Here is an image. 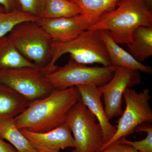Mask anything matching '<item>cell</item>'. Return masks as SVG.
Listing matches in <instances>:
<instances>
[{
    "label": "cell",
    "instance_id": "obj_8",
    "mask_svg": "<svg viewBox=\"0 0 152 152\" xmlns=\"http://www.w3.org/2000/svg\"><path fill=\"white\" fill-rule=\"evenodd\" d=\"M0 83L30 102L45 97L55 90L42 69L37 67L0 71Z\"/></svg>",
    "mask_w": 152,
    "mask_h": 152
},
{
    "label": "cell",
    "instance_id": "obj_24",
    "mask_svg": "<svg viewBox=\"0 0 152 152\" xmlns=\"http://www.w3.org/2000/svg\"><path fill=\"white\" fill-rule=\"evenodd\" d=\"M0 6L6 12L21 11L19 0H0Z\"/></svg>",
    "mask_w": 152,
    "mask_h": 152
},
{
    "label": "cell",
    "instance_id": "obj_1",
    "mask_svg": "<svg viewBox=\"0 0 152 152\" xmlns=\"http://www.w3.org/2000/svg\"><path fill=\"white\" fill-rule=\"evenodd\" d=\"M80 98L76 87L54 90L45 97L31 102L23 112L14 119L19 129L43 133L59 126Z\"/></svg>",
    "mask_w": 152,
    "mask_h": 152
},
{
    "label": "cell",
    "instance_id": "obj_28",
    "mask_svg": "<svg viewBox=\"0 0 152 152\" xmlns=\"http://www.w3.org/2000/svg\"><path fill=\"white\" fill-rule=\"evenodd\" d=\"M70 152H78V151L75 149V150H72V151H71Z\"/></svg>",
    "mask_w": 152,
    "mask_h": 152
},
{
    "label": "cell",
    "instance_id": "obj_14",
    "mask_svg": "<svg viewBox=\"0 0 152 152\" xmlns=\"http://www.w3.org/2000/svg\"><path fill=\"white\" fill-rule=\"evenodd\" d=\"M31 102L0 83V122L15 118L25 110Z\"/></svg>",
    "mask_w": 152,
    "mask_h": 152
},
{
    "label": "cell",
    "instance_id": "obj_5",
    "mask_svg": "<svg viewBox=\"0 0 152 152\" xmlns=\"http://www.w3.org/2000/svg\"><path fill=\"white\" fill-rule=\"evenodd\" d=\"M116 68L113 66H89L70 58L64 66L58 67L45 76L54 89H65L83 85L100 87L110 80Z\"/></svg>",
    "mask_w": 152,
    "mask_h": 152
},
{
    "label": "cell",
    "instance_id": "obj_25",
    "mask_svg": "<svg viewBox=\"0 0 152 152\" xmlns=\"http://www.w3.org/2000/svg\"><path fill=\"white\" fill-rule=\"evenodd\" d=\"M0 152H18L12 145L0 137Z\"/></svg>",
    "mask_w": 152,
    "mask_h": 152
},
{
    "label": "cell",
    "instance_id": "obj_2",
    "mask_svg": "<svg viewBox=\"0 0 152 152\" xmlns=\"http://www.w3.org/2000/svg\"><path fill=\"white\" fill-rule=\"evenodd\" d=\"M140 26L152 27L151 10L145 0H119L115 8L102 15L88 29L107 31L117 44L127 45Z\"/></svg>",
    "mask_w": 152,
    "mask_h": 152
},
{
    "label": "cell",
    "instance_id": "obj_18",
    "mask_svg": "<svg viewBox=\"0 0 152 152\" xmlns=\"http://www.w3.org/2000/svg\"><path fill=\"white\" fill-rule=\"evenodd\" d=\"M0 137L9 142L18 152H38L17 127L14 119L0 122Z\"/></svg>",
    "mask_w": 152,
    "mask_h": 152
},
{
    "label": "cell",
    "instance_id": "obj_3",
    "mask_svg": "<svg viewBox=\"0 0 152 152\" xmlns=\"http://www.w3.org/2000/svg\"><path fill=\"white\" fill-rule=\"evenodd\" d=\"M69 53L70 58L82 64H100L112 66L110 56L100 31L87 29L75 39L67 42H53L50 61L42 69L47 75L58 68L57 61L63 55Z\"/></svg>",
    "mask_w": 152,
    "mask_h": 152
},
{
    "label": "cell",
    "instance_id": "obj_16",
    "mask_svg": "<svg viewBox=\"0 0 152 152\" xmlns=\"http://www.w3.org/2000/svg\"><path fill=\"white\" fill-rule=\"evenodd\" d=\"M130 54L142 63L152 55V27L140 26L133 32L132 41L127 45Z\"/></svg>",
    "mask_w": 152,
    "mask_h": 152
},
{
    "label": "cell",
    "instance_id": "obj_13",
    "mask_svg": "<svg viewBox=\"0 0 152 152\" xmlns=\"http://www.w3.org/2000/svg\"><path fill=\"white\" fill-rule=\"evenodd\" d=\"M100 32L107 50L112 66L116 67H123L145 73H152L151 66L139 62L130 53L122 48L114 41L109 32L106 31Z\"/></svg>",
    "mask_w": 152,
    "mask_h": 152
},
{
    "label": "cell",
    "instance_id": "obj_9",
    "mask_svg": "<svg viewBox=\"0 0 152 152\" xmlns=\"http://www.w3.org/2000/svg\"><path fill=\"white\" fill-rule=\"evenodd\" d=\"M141 81L139 71L123 67L116 68L112 78L103 86L104 109L109 120L122 114L124 93L128 88L140 84Z\"/></svg>",
    "mask_w": 152,
    "mask_h": 152
},
{
    "label": "cell",
    "instance_id": "obj_26",
    "mask_svg": "<svg viewBox=\"0 0 152 152\" xmlns=\"http://www.w3.org/2000/svg\"><path fill=\"white\" fill-rule=\"evenodd\" d=\"M146 4L147 7H148L150 10H152V0H145Z\"/></svg>",
    "mask_w": 152,
    "mask_h": 152
},
{
    "label": "cell",
    "instance_id": "obj_7",
    "mask_svg": "<svg viewBox=\"0 0 152 152\" xmlns=\"http://www.w3.org/2000/svg\"><path fill=\"white\" fill-rule=\"evenodd\" d=\"M123 98L126 108L118 121L115 134L98 152L135 132L140 125L152 123V110L149 103L152 96L148 89L138 93L132 88H128L124 93Z\"/></svg>",
    "mask_w": 152,
    "mask_h": 152
},
{
    "label": "cell",
    "instance_id": "obj_20",
    "mask_svg": "<svg viewBox=\"0 0 152 152\" xmlns=\"http://www.w3.org/2000/svg\"><path fill=\"white\" fill-rule=\"evenodd\" d=\"M40 19L22 11L11 12H0V39L7 35L18 24L27 21H38Z\"/></svg>",
    "mask_w": 152,
    "mask_h": 152
},
{
    "label": "cell",
    "instance_id": "obj_21",
    "mask_svg": "<svg viewBox=\"0 0 152 152\" xmlns=\"http://www.w3.org/2000/svg\"><path fill=\"white\" fill-rule=\"evenodd\" d=\"M145 132L147 133L146 137L143 140L137 141H132L123 138L117 142L130 146L138 152H152V125L149 123H145L140 125L135 130V132Z\"/></svg>",
    "mask_w": 152,
    "mask_h": 152
},
{
    "label": "cell",
    "instance_id": "obj_11",
    "mask_svg": "<svg viewBox=\"0 0 152 152\" xmlns=\"http://www.w3.org/2000/svg\"><path fill=\"white\" fill-rule=\"evenodd\" d=\"M37 22L48 34L53 42H59L75 39L91 26L81 14L69 18H40Z\"/></svg>",
    "mask_w": 152,
    "mask_h": 152
},
{
    "label": "cell",
    "instance_id": "obj_12",
    "mask_svg": "<svg viewBox=\"0 0 152 152\" xmlns=\"http://www.w3.org/2000/svg\"><path fill=\"white\" fill-rule=\"evenodd\" d=\"M76 87L78 90L82 102L94 115L102 128L104 145L113 137L116 132V128L110 123L107 118L101 101L103 91V86L97 87L93 85H83Z\"/></svg>",
    "mask_w": 152,
    "mask_h": 152
},
{
    "label": "cell",
    "instance_id": "obj_27",
    "mask_svg": "<svg viewBox=\"0 0 152 152\" xmlns=\"http://www.w3.org/2000/svg\"><path fill=\"white\" fill-rule=\"evenodd\" d=\"M0 12H5L4 10V8L1 7V6H0Z\"/></svg>",
    "mask_w": 152,
    "mask_h": 152
},
{
    "label": "cell",
    "instance_id": "obj_22",
    "mask_svg": "<svg viewBox=\"0 0 152 152\" xmlns=\"http://www.w3.org/2000/svg\"><path fill=\"white\" fill-rule=\"evenodd\" d=\"M46 0H19L23 12L41 18L45 4Z\"/></svg>",
    "mask_w": 152,
    "mask_h": 152
},
{
    "label": "cell",
    "instance_id": "obj_17",
    "mask_svg": "<svg viewBox=\"0 0 152 152\" xmlns=\"http://www.w3.org/2000/svg\"><path fill=\"white\" fill-rule=\"evenodd\" d=\"M70 1L78 6L81 15L86 18L91 26L97 21L102 15L115 8L119 0Z\"/></svg>",
    "mask_w": 152,
    "mask_h": 152
},
{
    "label": "cell",
    "instance_id": "obj_15",
    "mask_svg": "<svg viewBox=\"0 0 152 152\" xmlns=\"http://www.w3.org/2000/svg\"><path fill=\"white\" fill-rule=\"evenodd\" d=\"M35 67L18 51L8 35L0 39V71Z\"/></svg>",
    "mask_w": 152,
    "mask_h": 152
},
{
    "label": "cell",
    "instance_id": "obj_19",
    "mask_svg": "<svg viewBox=\"0 0 152 152\" xmlns=\"http://www.w3.org/2000/svg\"><path fill=\"white\" fill-rule=\"evenodd\" d=\"M80 14L78 6L69 0H46L41 18H69Z\"/></svg>",
    "mask_w": 152,
    "mask_h": 152
},
{
    "label": "cell",
    "instance_id": "obj_23",
    "mask_svg": "<svg viewBox=\"0 0 152 152\" xmlns=\"http://www.w3.org/2000/svg\"><path fill=\"white\" fill-rule=\"evenodd\" d=\"M99 152H140L128 145L116 142Z\"/></svg>",
    "mask_w": 152,
    "mask_h": 152
},
{
    "label": "cell",
    "instance_id": "obj_6",
    "mask_svg": "<svg viewBox=\"0 0 152 152\" xmlns=\"http://www.w3.org/2000/svg\"><path fill=\"white\" fill-rule=\"evenodd\" d=\"M96 121L80 98L68 113L65 123L73 135L78 152H98L103 145L102 131Z\"/></svg>",
    "mask_w": 152,
    "mask_h": 152
},
{
    "label": "cell",
    "instance_id": "obj_4",
    "mask_svg": "<svg viewBox=\"0 0 152 152\" xmlns=\"http://www.w3.org/2000/svg\"><path fill=\"white\" fill-rule=\"evenodd\" d=\"M8 36L18 51L37 67L42 69L50 61L53 42L37 21L21 22Z\"/></svg>",
    "mask_w": 152,
    "mask_h": 152
},
{
    "label": "cell",
    "instance_id": "obj_29",
    "mask_svg": "<svg viewBox=\"0 0 152 152\" xmlns=\"http://www.w3.org/2000/svg\"><path fill=\"white\" fill-rule=\"evenodd\" d=\"M69 1H70V0H69Z\"/></svg>",
    "mask_w": 152,
    "mask_h": 152
},
{
    "label": "cell",
    "instance_id": "obj_10",
    "mask_svg": "<svg viewBox=\"0 0 152 152\" xmlns=\"http://www.w3.org/2000/svg\"><path fill=\"white\" fill-rule=\"evenodd\" d=\"M20 130L38 152H60L61 150L66 148H75L72 132L65 123L46 132Z\"/></svg>",
    "mask_w": 152,
    "mask_h": 152
}]
</instances>
